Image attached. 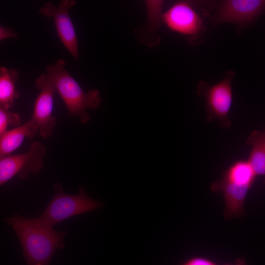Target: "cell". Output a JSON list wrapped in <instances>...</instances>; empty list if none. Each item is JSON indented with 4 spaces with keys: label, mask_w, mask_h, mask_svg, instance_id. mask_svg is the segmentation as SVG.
<instances>
[{
    "label": "cell",
    "mask_w": 265,
    "mask_h": 265,
    "mask_svg": "<svg viewBox=\"0 0 265 265\" xmlns=\"http://www.w3.org/2000/svg\"><path fill=\"white\" fill-rule=\"evenodd\" d=\"M5 222L16 233L27 265H50L55 252L65 246L66 232L55 231L34 218H26L16 213Z\"/></svg>",
    "instance_id": "cell-1"
},
{
    "label": "cell",
    "mask_w": 265,
    "mask_h": 265,
    "mask_svg": "<svg viewBox=\"0 0 265 265\" xmlns=\"http://www.w3.org/2000/svg\"><path fill=\"white\" fill-rule=\"evenodd\" d=\"M65 66V61L58 59L47 67L46 74L64 103L69 116H76L81 123H87L91 116L86 110L96 109L100 105V91L97 89L84 91Z\"/></svg>",
    "instance_id": "cell-2"
},
{
    "label": "cell",
    "mask_w": 265,
    "mask_h": 265,
    "mask_svg": "<svg viewBox=\"0 0 265 265\" xmlns=\"http://www.w3.org/2000/svg\"><path fill=\"white\" fill-rule=\"evenodd\" d=\"M256 178L247 160L239 159L222 172L219 180L211 184L212 191L223 195L226 218H239L245 214V201Z\"/></svg>",
    "instance_id": "cell-3"
},
{
    "label": "cell",
    "mask_w": 265,
    "mask_h": 265,
    "mask_svg": "<svg viewBox=\"0 0 265 265\" xmlns=\"http://www.w3.org/2000/svg\"><path fill=\"white\" fill-rule=\"evenodd\" d=\"M54 196L42 213L34 219L50 228L69 218L100 208L102 203L89 197L84 187H80L76 195L64 192L59 183L53 186Z\"/></svg>",
    "instance_id": "cell-4"
},
{
    "label": "cell",
    "mask_w": 265,
    "mask_h": 265,
    "mask_svg": "<svg viewBox=\"0 0 265 265\" xmlns=\"http://www.w3.org/2000/svg\"><path fill=\"white\" fill-rule=\"evenodd\" d=\"M235 75V72L228 70L224 78L215 84L210 85L200 81L197 86V93L205 99L207 121L217 119L222 129H228L232 125L229 113L233 99L232 81Z\"/></svg>",
    "instance_id": "cell-5"
},
{
    "label": "cell",
    "mask_w": 265,
    "mask_h": 265,
    "mask_svg": "<svg viewBox=\"0 0 265 265\" xmlns=\"http://www.w3.org/2000/svg\"><path fill=\"white\" fill-rule=\"evenodd\" d=\"M161 21L170 30L186 36L192 45L200 42L206 30L194 2L188 0L174 2L162 14Z\"/></svg>",
    "instance_id": "cell-6"
},
{
    "label": "cell",
    "mask_w": 265,
    "mask_h": 265,
    "mask_svg": "<svg viewBox=\"0 0 265 265\" xmlns=\"http://www.w3.org/2000/svg\"><path fill=\"white\" fill-rule=\"evenodd\" d=\"M46 153L45 146L34 141L26 152L0 158V186L16 176L23 180L38 173L44 166Z\"/></svg>",
    "instance_id": "cell-7"
},
{
    "label": "cell",
    "mask_w": 265,
    "mask_h": 265,
    "mask_svg": "<svg viewBox=\"0 0 265 265\" xmlns=\"http://www.w3.org/2000/svg\"><path fill=\"white\" fill-rule=\"evenodd\" d=\"M265 1L263 0H221L212 17L214 25L231 23L239 31L251 26L265 10Z\"/></svg>",
    "instance_id": "cell-8"
},
{
    "label": "cell",
    "mask_w": 265,
    "mask_h": 265,
    "mask_svg": "<svg viewBox=\"0 0 265 265\" xmlns=\"http://www.w3.org/2000/svg\"><path fill=\"white\" fill-rule=\"evenodd\" d=\"M40 92L35 101L32 115L30 118L35 124L38 133L44 138L53 133L56 118L53 114L55 87L46 73L40 75L35 80Z\"/></svg>",
    "instance_id": "cell-9"
},
{
    "label": "cell",
    "mask_w": 265,
    "mask_h": 265,
    "mask_svg": "<svg viewBox=\"0 0 265 265\" xmlns=\"http://www.w3.org/2000/svg\"><path fill=\"white\" fill-rule=\"evenodd\" d=\"M77 3L75 0H62L58 6L52 2H45L38 12L48 18H53L58 36L62 44L77 60H79L78 42L69 10Z\"/></svg>",
    "instance_id": "cell-10"
},
{
    "label": "cell",
    "mask_w": 265,
    "mask_h": 265,
    "mask_svg": "<svg viewBox=\"0 0 265 265\" xmlns=\"http://www.w3.org/2000/svg\"><path fill=\"white\" fill-rule=\"evenodd\" d=\"M37 133V127L30 119L18 127L7 130L0 135V158L11 155L26 138H32Z\"/></svg>",
    "instance_id": "cell-11"
},
{
    "label": "cell",
    "mask_w": 265,
    "mask_h": 265,
    "mask_svg": "<svg viewBox=\"0 0 265 265\" xmlns=\"http://www.w3.org/2000/svg\"><path fill=\"white\" fill-rule=\"evenodd\" d=\"M251 146V151L247 161L257 176L265 174V132L254 131L246 141Z\"/></svg>",
    "instance_id": "cell-12"
},
{
    "label": "cell",
    "mask_w": 265,
    "mask_h": 265,
    "mask_svg": "<svg viewBox=\"0 0 265 265\" xmlns=\"http://www.w3.org/2000/svg\"><path fill=\"white\" fill-rule=\"evenodd\" d=\"M19 74L15 69L0 66V106L8 109L14 106L15 101L20 96L16 88Z\"/></svg>",
    "instance_id": "cell-13"
},
{
    "label": "cell",
    "mask_w": 265,
    "mask_h": 265,
    "mask_svg": "<svg viewBox=\"0 0 265 265\" xmlns=\"http://www.w3.org/2000/svg\"><path fill=\"white\" fill-rule=\"evenodd\" d=\"M22 124V118L17 113L0 106V135L7 131L9 127L14 128Z\"/></svg>",
    "instance_id": "cell-14"
},
{
    "label": "cell",
    "mask_w": 265,
    "mask_h": 265,
    "mask_svg": "<svg viewBox=\"0 0 265 265\" xmlns=\"http://www.w3.org/2000/svg\"><path fill=\"white\" fill-rule=\"evenodd\" d=\"M181 265H218L212 260L201 256H194L185 261Z\"/></svg>",
    "instance_id": "cell-15"
},
{
    "label": "cell",
    "mask_w": 265,
    "mask_h": 265,
    "mask_svg": "<svg viewBox=\"0 0 265 265\" xmlns=\"http://www.w3.org/2000/svg\"><path fill=\"white\" fill-rule=\"evenodd\" d=\"M18 37L17 33L12 28L0 25V42L5 39Z\"/></svg>",
    "instance_id": "cell-16"
},
{
    "label": "cell",
    "mask_w": 265,
    "mask_h": 265,
    "mask_svg": "<svg viewBox=\"0 0 265 265\" xmlns=\"http://www.w3.org/2000/svg\"><path fill=\"white\" fill-rule=\"evenodd\" d=\"M225 265H247L244 259L239 258H238L236 260L235 263L234 264H225Z\"/></svg>",
    "instance_id": "cell-17"
}]
</instances>
